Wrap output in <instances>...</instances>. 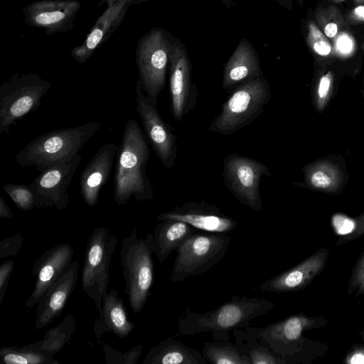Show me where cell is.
I'll return each instance as SVG.
<instances>
[{
	"instance_id": "484cf974",
	"label": "cell",
	"mask_w": 364,
	"mask_h": 364,
	"mask_svg": "<svg viewBox=\"0 0 364 364\" xmlns=\"http://www.w3.org/2000/svg\"><path fill=\"white\" fill-rule=\"evenodd\" d=\"M202 353L182 341L168 337L152 347L143 364H208Z\"/></svg>"
},
{
	"instance_id": "44dd1931",
	"label": "cell",
	"mask_w": 364,
	"mask_h": 364,
	"mask_svg": "<svg viewBox=\"0 0 364 364\" xmlns=\"http://www.w3.org/2000/svg\"><path fill=\"white\" fill-rule=\"evenodd\" d=\"M118 149L119 146L114 143L101 146L82 171L80 189L88 206L92 207L97 203L100 191L110 176Z\"/></svg>"
},
{
	"instance_id": "9a60e30c",
	"label": "cell",
	"mask_w": 364,
	"mask_h": 364,
	"mask_svg": "<svg viewBox=\"0 0 364 364\" xmlns=\"http://www.w3.org/2000/svg\"><path fill=\"white\" fill-rule=\"evenodd\" d=\"M80 8L77 0H37L27 4L22 11L29 26L43 28L50 36L73 29Z\"/></svg>"
},
{
	"instance_id": "f907efd6",
	"label": "cell",
	"mask_w": 364,
	"mask_h": 364,
	"mask_svg": "<svg viewBox=\"0 0 364 364\" xmlns=\"http://www.w3.org/2000/svg\"><path fill=\"white\" fill-rule=\"evenodd\" d=\"M360 48L363 50H364V41H363V43H361L360 45Z\"/></svg>"
},
{
	"instance_id": "5bb4252c",
	"label": "cell",
	"mask_w": 364,
	"mask_h": 364,
	"mask_svg": "<svg viewBox=\"0 0 364 364\" xmlns=\"http://www.w3.org/2000/svg\"><path fill=\"white\" fill-rule=\"evenodd\" d=\"M169 90L171 110L177 122L195 107L198 92L192 81L191 63L185 46L173 38L170 65Z\"/></svg>"
},
{
	"instance_id": "7bdbcfd3",
	"label": "cell",
	"mask_w": 364,
	"mask_h": 364,
	"mask_svg": "<svg viewBox=\"0 0 364 364\" xmlns=\"http://www.w3.org/2000/svg\"><path fill=\"white\" fill-rule=\"evenodd\" d=\"M0 218L11 219L13 213L2 197H0Z\"/></svg>"
},
{
	"instance_id": "b9f144b4",
	"label": "cell",
	"mask_w": 364,
	"mask_h": 364,
	"mask_svg": "<svg viewBox=\"0 0 364 364\" xmlns=\"http://www.w3.org/2000/svg\"><path fill=\"white\" fill-rule=\"evenodd\" d=\"M355 220L356 224L355 230L351 234L343 236L342 239H340L337 245H341L352 241L364 234V212L357 216Z\"/></svg>"
},
{
	"instance_id": "8992f818",
	"label": "cell",
	"mask_w": 364,
	"mask_h": 364,
	"mask_svg": "<svg viewBox=\"0 0 364 364\" xmlns=\"http://www.w3.org/2000/svg\"><path fill=\"white\" fill-rule=\"evenodd\" d=\"M326 322L321 316L296 314L264 326L245 328L284 358L288 364L306 362V348L310 341L304 336V333L324 326Z\"/></svg>"
},
{
	"instance_id": "8fae6325",
	"label": "cell",
	"mask_w": 364,
	"mask_h": 364,
	"mask_svg": "<svg viewBox=\"0 0 364 364\" xmlns=\"http://www.w3.org/2000/svg\"><path fill=\"white\" fill-rule=\"evenodd\" d=\"M223 177L225 187L243 205L260 212L262 197L260 181L262 176H270L267 166L242 155L231 153L223 161Z\"/></svg>"
},
{
	"instance_id": "3957f363",
	"label": "cell",
	"mask_w": 364,
	"mask_h": 364,
	"mask_svg": "<svg viewBox=\"0 0 364 364\" xmlns=\"http://www.w3.org/2000/svg\"><path fill=\"white\" fill-rule=\"evenodd\" d=\"M101 127L99 122L45 133L29 142L16 155L22 167H35L43 171L50 166L78 154Z\"/></svg>"
},
{
	"instance_id": "60d3db41",
	"label": "cell",
	"mask_w": 364,
	"mask_h": 364,
	"mask_svg": "<svg viewBox=\"0 0 364 364\" xmlns=\"http://www.w3.org/2000/svg\"><path fill=\"white\" fill-rule=\"evenodd\" d=\"M346 25L353 26L364 23V6L360 5L343 15Z\"/></svg>"
},
{
	"instance_id": "83f0119b",
	"label": "cell",
	"mask_w": 364,
	"mask_h": 364,
	"mask_svg": "<svg viewBox=\"0 0 364 364\" xmlns=\"http://www.w3.org/2000/svg\"><path fill=\"white\" fill-rule=\"evenodd\" d=\"M236 345L240 352L250 358L252 364H287L260 339L245 327L232 331Z\"/></svg>"
},
{
	"instance_id": "d6986e66",
	"label": "cell",
	"mask_w": 364,
	"mask_h": 364,
	"mask_svg": "<svg viewBox=\"0 0 364 364\" xmlns=\"http://www.w3.org/2000/svg\"><path fill=\"white\" fill-rule=\"evenodd\" d=\"M329 250L322 248L296 266L260 284L259 290L270 293H288L307 287L323 270Z\"/></svg>"
},
{
	"instance_id": "bcb514c9",
	"label": "cell",
	"mask_w": 364,
	"mask_h": 364,
	"mask_svg": "<svg viewBox=\"0 0 364 364\" xmlns=\"http://www.w3.org/2000/svg\"><path fill=\"white\" fill-rule=\"evenodd\" d=\"M360 93H361L362 97L364 100V75H363V77L362 79V85H361V88H360Z\"/></svg>"
},
{
	"instance_id": "ffe728a7",
	"label": "cell",
	"mask_w": 364,
	"mask_h": 364,
	"mask_svg": "<svg viewBox=\"0 0 364 364\" xmlns=\"http://www.w3.org/2000/svg\"><path fill=\"white\" fill-rule=\"evenodd\" d=\"M78 280V261L73 262L46 291L37 304L35 328L41 330L58 318Z\"/></svg>"
},
{
	"instance_id": "816d5d0a",
	"label": "cell",
	"mask_w": 364,
	"mask_h": 364,
	"mask_svg": "<svg viewBox=\"0 0 364 364\" xmlns=\"http://www.w3.org/2000/svg\"><path fill=\"white\" fill-rule=\"evenodd\" d=\"M328 1L331 2V0H328Z\"/></svg>"
},
{
	"instance_id": "2e32d148",
	"label": "cell",
	"mask_w": 364,
	"mask_h": 364,
	"mask_svg": "<svg viewBox=\"0 0 364 364\" xmlns=\"http://www.w3.org/2000/svg\"><path fill=\"white\" fill-rule=\"evenodd\" d=\"M304 180L294 183L296 187L329 195L343 193L350 175L342 155L329 154L302 167Z\"/></svg>"
},
{
	"instance_id": "7a4b0ae2",
	"label": "cell",
	"mask_w": 364,
	"mask_h": 364,
	"mask_svg": "<svg viewBox=\"0 0 364 364\" xmlns=\"http://www.w3.org/2000/svg\"><path fill=\"white\" fill-rule=\"evenodd\" d=\"M274 306L267 299L233 295L230 301L207 312H195L187 307L178 318L174 336L210 332L213 340L230 341V331L250 326L251 320L266 314Z\"/></svg>"
},
{
	"instance_id": "836d02e7",
	"label": "cell",
	"mask_w": 364,
	"mask_h": 364,
	"mask_svg": "<svg viewBox=\"0 0 364 364\" xmlns=\"http://www.w3.org/2000/svg\"><path fill=\"white\" fill-rule=\"evenodd\" d=\"M3 189L21 210L36 208L35 196L29 185L8 183L3 185Z\"/></svg>"
},
{
	"instance_id": "4dcf8cb0",
	"label": "cell",
	"mask_w": 364,
	"mask_h": 364,
	"mask_svg": "<svg viewBox=\"0 0 364 364\" xmlns=\"http://www.w3.org/2000/svg\"><path fill=\"white\" fill-rule=\"evenodd\" d=\"M75 328V317L67 314L59 324L46 331L42 340L36 341L38 346L53 355L58 353L69 343Z\"/></svg>"
},
{
	"instance_id": "ee69618b",
	"label": "cell",
	"mask_w": 364,
	"mask_h": 364,
	"mask_svg": "<svg viewBox=\"0 0 364 364\" xmlns=\"http://www.w3.org/2000/svg\"><path fill=\"white\" fill-rule=\"evenodd\" d=\"M121 1H125L129 6H132L134 4H141L149 1V0H100L98 4V7L101 6L104 4H106L107 7H109Z\"/></svg>"
},
{
	"instance_id": "ac0fdd59",
	"label": "cell",
	"mask_w": 364,
	"mask_h": 364,
	"mask_svg": "<svg viewBox=\"0 0 364 364\" xmlns=\"http://www.w3.org/2000/svg\"><path fill=\"white\" fill-rule=\"evenodd\" d=\"M74 250L68 243H60L47 250L38 258L32 268L36 277L32 293L25 306L31 309L37 304L50 286L56 281L73 262Z\"/></svg>"
},
{
	"instance_id": "f546056e",
	"label": "cell",
	"mask_w": 364,
	"mask_h": 364,
	"mask_svg": "<svg viewBox=\"0 0 364 364\" xmlns=\"http://www.w3.org/2000/svg\"><path fill=\"white\" fill-rule=\"evenodd\" d=\"M202 354L212 364H252L249 357L243 355L236 343L230 341H208L203 343Z\"/></svg>"
},
{
	"instance_id": "52a82bcc",
	"label": "cell",
	"mask_w": 364,
	"mask_h": 364,
	"mask_svg": "<svg viewBox=\"0 0 364 364\" xmlns=\"http://www.w3.org/2000/svg\"><path fill=\"white\" fill-rule=\"evenodd\" d=\"M230 243L226 233L199 230L191 235L176 250L169 280L177 282L205 273L223 260Z\"/></svg>"
},
{
	"instance_id": "9c48e42d",
	"label": "cell",
	"mask_w": 364,
	"mask_h": 364,
	"mask_svg": "<svg viewBox=\"0 0 364 364\" xmlns=\"http://www.w3.org/2000/svg\"><path fill=\"white\" fill-rule=\"evenodd\" d=\"M51 86L38 74L14 73L0 86V134L41 106L42 97Z\"/></svg>"
},
{
	"instance_id": "e575fe53",
	"label": "cell",
	"mask_w": 364,
	"mask_h": 364,
	"mask_svg": "<svg viewBox=\"0 0 364 364\" xmlns=\"http://www.w3.org/2000/svg\"><path fill=\"white\" fill-rule=\"evenodd\" d=\"M143 350L142 345L134 346L126 352H120L107 343L102 346L104 360L107 364H135Z\"/></svg>"
},
{
	"instance_id": "d6a6232c",
	"label": "cell",
	"mask_w": 364,
	"mask_h": 364,
	"mask_svg": "<svg viewBox=\"0 0 364 364\" xmlns=\"http://www.w3.org/2000/svg\"><path fill=\"white\" fill-rule=\"evenodd\" d=\"M314 19L333 44L346 26L343 15L334 4L327 6L318 5L314 14Z\"/></svg>"
},
{
	"instance_id": "e0dca14e",
	"label": "cell",
	"mask_w": 364,
	"mask_h": 364,
	"mask_svg": "<svg viewBox=\"0 0 364 364\" xmlns=\"http://www.w3.org/2000/svg\"><path fill=\"white\" fill-rule=\"evenodd\" d=\"M166 219L182 220L198 230L212 233H228L238 226L234 218L204 200L185 202L156 217L157 221Z\"/></svg>"
},
{
	"instance_id": "1f68e13d",
	"label": "cell",
	"mask_w": 364,
	"mask_h": 364,
	"mask_svg": "<svg viewBox=\"0 0 364 364\" xmlns=\"http://www.w3.org/2000/svg\"><path fill=\"white\" fill-rule=\"evenodd\" d=\"M306 41L309 48L320 63H328L336 57L333 43L318 28L313 18H308L305 23Z\"/></svg>"
},
{
	"instance_id": "ab89813d",
	"label": "cell",
	"mask_w": 364,
	"mask_h": 364,
	"mask_svg": "<svg viewBox=\"0 0 364 364\" xmlns=\"http://www.w3.org/2000/svg\"><path fill=\"white\" fill-rule=\"evenodd\" d=\"M346 364H364V345L354 344L344 357Z\"/></svg>"
},
{
	"instance_id": "8d00e7d4",
	"label": "cell",
	"mask_w": 364,
	"mask_h": 364,
	"mask_svg": "<svg viewBox=\"0 0 364 364\" xmlns=\"http://www.w3.org/2000/svg\"><path fill=\"white\" fill-rule=\"evenodd\" d=\"M23 237L21 234H15L0 242V259L15 257L23 246Z\"/></svg>"
},
{
	"instance_id": "7c38bea8",
	"label": "cell",
	"mask_w": 364,
	"mask_h": 364,
	"mask_svg": "<svg viewBox=\"0 0 364 364\" xmlns=\"http://www.w3.org/2000/svg\"><path fill=\"white\" fill-rule=\"evenodd\" d=\"M79 154L57 162L46 170L29 185L35 196L36 208L55 207L65 210L69 201L68 189L81 161Z\"/></svg>"
},
{
	"instance_id": "7dc6e473",
	"label": "cell",
	"mask_w": 364,
	"mask_h": 364,
	"mask_svg": "<svg viewBox=\"0 0 364 364\" xmlns=\"http://www.w3.org/2000/svg\"><path fill=\"white\" fill-rule=\"evenodd\" d=\"M353 2L355 4H364V0H353Z\"/></svg>"
},
{
	"instance_id": "ba28073f",
	"label": "cell",
	"mask_w": 364,
	"mask_h": 364,
	"mask_svg": "<svg viewBox=\"0 0 364 364\" xmlns=\"http://www.w3.org/2000/svg\"><path fill=\"white\" fill-rule=\"evenodd\" d=\"M173 37L163 28H153L138 41L136 64L146 96L154 103L164 90L170 65Z\"/></svg>"
},
{
	"instance_id": "30bf717a",
	"label": "cell",
	"mask_w": 364,
	"mask_h": 364,
	"mask_svg": "<svg viewBox=\"0 0 364 364\" xmlns=\"http://www.w3.org/2000/svg\"><path fill=\"white\" fill-rule=\"evenodd\" d=\"M118 240L105 227L96 228L86 245L82 272L83 291L94 301L100 314L108 294L109 268Z\"/></svg>"
},
{
	"instance_id": "d590c367",
	"label": "cell",
	"mask_w": 364,
	"mask_h": 364,
	"mask_svg": "<svg viewBox=\"0 0 364 364\" xmlns=\"http://www.w3.org/2000/svg\"><path fill=\"white\" fill-rule=\"evenodd\" d=\"M348 284L349 294L364 296V252L353 267Z\"/></svg>"
},
{
	"instance_id": "f6af8a7d",
	"label": "cell",
	"mask_w": 364,
	"mask_h": 364,
	"mask_svg": "<svg viewBox=\"0 0 364 364\" xmlns=\"http://www.w3.org/2000/svg\"><path fill=\"white\" fill-rule=\"evenodd\" d=\"M279 5L291 11L293 10V3L292 0H276ZM297 4L302 6L304 0H296Z\"/></svg>"
},
{
	"instance_id": "277c9868",
	"label": "cell",
	"mask_w": 364,
	"mask_h": 364,
	"mask_svg": "<svg viewBox=\"0 0 364 364\" xmlns=\"http://www.w3.org/2000/svg\"><path fill=\"white\" fill-rule=\"evenodd\" d=\"M153 234L139 238L136 228L123 238L119 252L125 292L134 313H139L151 295L154 282Z\"/></svg>"
},
{
	"instance_id": "681fc988",
	"label": "cell",
	"mask_w": 364,
	"mask_h": 364,
	"mask_svg": "<svg viewBox=\"0 0 364 364\" xmlns=\"http://www.w3.org/2000/svg\"><path fill=\"white\" fill-rule=\"evenodd\" d=\"M360 338H361V340L364 341V328L363 329V331L360 333Z\"/></svg>"
},
{
	"instance_id": "5b68a950",
	"label": "cell",
	"mask_w": 364,
	"mask_h": 364,
	"mask_svg": "<svg viewBox=\"0 0 364 364\" xmlns=\"http://www.w3.org/2000/svg\"><path fill=\"white\" fill-rule=\"evenodd\" d=\"M271 97L270 86L263 75L237 85L223 104L209 131L229 135L252 122Z\"/></svg>"
},
{
	"instance_id": "f35d334b",
	"label": "cell",
	"mask_w": 364,
	"mask_h": 364,
	"mask_svg": "<svg viewBox=\"0 0 364 364\" xmlns=\"http://www.w3.org/2000/svg\"><path fill=\"white\" fill-rule=\"evenodd\" d=\"M14 262L12 259H7L0 266V307L14 270Z\"/></svg>"
},
{
	"instance_id": "74e56055",
	"label": "cell",
	"mask_w": 364,
	"mask_h": 364,
	"mask_svg": "<svg viewBox=\"0 0 364 364\" xmlns=\"http://www.w3.org/2000/svg\"><path fill=\"white\" fill-rule=\"evenodd\" d=\"M333 225L338 235L343 236L351 234L355 230V220L343 215H336L333 218Z\"/></svg>"
},
{
	"instance_id": "7402d4cb",
	"label": "cell",
	"mask_w": 364,
	"mask_h": 364,
	"mask_svg": "<svg viewBox=\"0 0 364 364\" xmlns=\"http://www.w3.org/2000/svg\"><path fill=\"white\" fill-rule=\"evenodd\" d=\"M129 6L125 1H121L107 7L91 28L83 42L71 50L72 58L79 63H85L96 49L119 27Z\"/></svg>"
},
{
	"instance_id": "6da1fadb",
	"label": "cell",
	"mask_w": 364,
	"mask_h": 364,
	"mask_svg": "<svg viewBox=\"0 0 364 364\" xmlns=\"http://www.w3.org/2000/svg\"><path fill=\"white\" fill-rule=\"evenodd\" d=\"M114 178V200L119 205L132 197L138 202L151 200L154 191L146 168L149 146L137 122L129 119L124 127Z\"/></svg>"
},
{
	"instance_id": "d4e9b609",
	"label": "cell",
	"mask_w": 364,
	"mask_h": 364,
	"mask_svg": "<svg viewBox=\"0 0 364 364\" xmlns=\"http://www.w3.org/2000/svg\"><path fill=\"white\" fill-rule=\"evenodd\" d=\"M153 233V250L158 261L163 262L189 236L199 231L182 220L159 221Z\"/></svg>"
},
{
	"instance_id": "cb8c5ba5",
	"label": "cell",
	"mask_w": 364,
	"mask_h": 364,
	"mask_svg": "<svg viewBox=\"0 0 364 364\" xmlns=\"http://www.w3.org/2000/svg\"><path fill=\"white\" fill-rule=\"evenodd\" d=\"M135 324L129 319L123 299L117 289H112L102 301V311L94 325L96 338L100 340L105 332H112L118 338L129 335Z\"/></svg>"
},
{
	"instance_id": "4316f807",
	"label": "cell",
	"mask_w": 364,
	"mask_h": 364,
	"mask_svg": "<svg viewBox=\"0 0 364 364\" xmlns=\"http://www.w3.org/2000/svg\"><path fill=\"white\" fill-rule=\"evenodd\" d=\"M341 73L331 64L319 63L311 83V100L314 109L321 114L336 95L341 80Z\"/></svg>"
},
{
	"instance_id": "c3c4849f",
	"label": "cell",
	"mask_w": 364,
	"mask_h": 364,
	"mask_svg": "<svg viewBox=\"0 0 364 364\" xmlns=\"http://www.w3.org/2000/svg\"><path fill=\"white\" fill-rule=\"evenodd\" d=\"M344 1H346V0H331V2L334 3V4H338V3L343 2Z\"/></svg>"
},
{
	"instance_id": "f1b7e54d",
	"label": "cell",
	"mask_w": 364,
	"mask_h": 364,
	"mask_svg": "<svg viewBox=\"0 0 364 364\" xmlns=\"http://www.w3.org/2000/svg\"><path fill=\"white\" fill-rule=\"evenodd\" d=\"M0 360L5 364H59L53 354L38 348L37 342L24 346L0 348Z\"/></svg>"
},
{
	"instance_id": "4fadbf2b",
	"label": "cell",
	"mask_w": 364,
	"mask_h": 364,
	"mask_svg": "<svg viewBox=\"0 0 364 364\" xmlns=\"http://www.w3.org/2000/svg\"><path fill=\"white\" fill-rule=\"evenodd\" d=\"M136 112L156 156L165 168H172L177 157V135L163 119L158 111L157 103L146 96L139 80L136 85Z\"/></svg>"
},
{
	"instance_id": "603a6c76",
	"label": "cell",
	"mask_w": 364,
	"mask_h": 364,
	"mask_svg": "<svg viewBox=\"0 0 364 364\" xmlns=\"http://www.w3.org/2000/svg\"><path fill=\"white\" fill-rule=\"evenodd\" d=\"M262 75L257 53L248 39L242 38L224 67L222 87L230 90Z\"/></svg>"
}]
</instances>
